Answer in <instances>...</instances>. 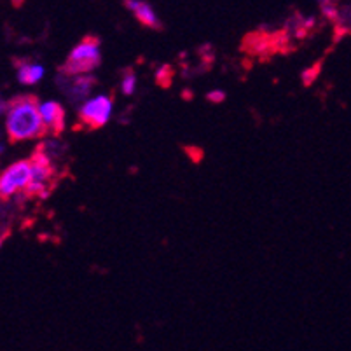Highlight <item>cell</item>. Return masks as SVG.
I'll use <instances>...</instances> for the list:
<instances>
[{"label":"cell","instance_id":"277c9868","mask_svg":"<svg viewBox=\"0 0 351 351\" xmlns=\"http://www.w3.org/2000/svg\"><path fill=\"white\" fill-rule=\"evenodd\" d=\"M30 184V159L12 162L0 173V199H11Z\"/></svg>","mask_w":351,"mask_h":351},{"label":"cell","instance_id":"30bf717a","mask_svg":"<svg viewBox=\"0 0 351 351\" xmlns=\"http://www.w3.org/2000/svg\"><path fill=\"white\" fill-rule=\"evenodd\" d=\"M136 89V75L133 72H126L123 77V82H121V91L123 95L130 97V95L135 93Z\"/></svg>","mask_w":351,"mask_h":351},{"label":"cell","instance_id":"9c48e42d","mask_svg":"<svg viewBox=\"0 0 351 351\" xmlns=\"http://www.w3.org/2000/svg\"><path fill=\"white\" fill-rule=\"evenodd\" d=\"M133 14H135V18L143 25V27L161 28V21H159V18L156 16L152 5L147 4V2H142V0H140L138 5H136V9L133 11Z\"/></svg>","mask_w":351,"mask_h":351},{"label":"cell","instance_id":"ba28073f","mask_svg":"<svg viewBox=\"0 0 351 351\" xmlns=\"http://www.w3.org/2000/svg\"><path fill=\"white\" fill-rule=\"evenodd\" d=\"M44 75H46V70L40 63L23 62L18 66V81L25 86L37 84L39 81H43Z\"/></svg>","mask_w":351,"mask_h":351},{"label":"cell","instance_id":"7a4b0ae2","mask_svg":"<svg viewBox=\"0 0 351 351\" xmlns=\"http://www.w3.org/2000/svg\"><path fill=\"white\" fill-rule=\"evenodd\" d=\"M101 63L100 40L95 37H86L81 44L73 47L69 54L66 62L63 63L62 72L66 77H77V75H88L91 70L97 69Z\"/></svg>","mask_w":351,"mask_h":351},{"label":"cell","instance_id":"5b68a950","mask_svg":"<svg viewBox=\"0 0 351 351\" xmlns=\"http://www.w3.org/2000/svg\"><path fill=\"white\" fill-rule=\"evenodd\" d=\"M114 112V101L107 95H98L95 98H88L79 108V119L91 130L105 126L110 121Z\"/></svg>","mask_w":351,"mask_h":351},{"label":"cell","instance_id":"8992f818","mask_svg":"<svg viewBox=\"0 0 351 351\" xmlns=\"http://www.w3.org/2000/svg\"><path fill=\"white\" fill-rule=\"evenodd\" d=\"M37 110L47 133L60 135L65 130V110L58 101H40L37 105Z\"/></svg>","mask_w":351,"mask_h":351},{"label":"cell","instance_id":"3957f363","mask_svg":"<svg viewBox=\"0 0 351 351\" xmlns=\"http://www.w3.org/2000/svg\"><path fill=\"white\" fill-rule=\"evenodd\" d=\"M54 180V166L49 154L39 147V151L30 158V184L25 189L28 196L47 197L51 191V182Z\"/></svg>","mask_w":351,"mask_h":351},{"label":"cell","instance_id":"4fadbf2b","mask_svg":"<svg viewBox=\"0 0 351 351\" xmlns=\"http://www.w3.org/2000/svg\"><path fill=\"white\" fill-rule=\"evenodd\" d=\"M5 110H8V104H5V101L0 98V116H4Z\"/></svg>","mask_w":351,"mask_h":351},{"label":"cell","instance_id":"8fae6325","mask_svg":"<svg viewBox=\"0 0 351 351\" xmlns=\"http://www.w3.org/2000/svg\"><path fill=\"white\" fill-rule=\"evenodd\" d=\"M322 9H324V14L327 16L328 20L337 21L341 16V11H337V5L334 2H322Z\"/></svg>","mask_w":351,"mask_h":351},{"label":"cell","instance_id":"52a82bcc","mask_svg":"<svg viewBox=\"0 0 351 351\" xmlns=\"http://www.w3.org/2000/svg\"><path fill=\"white\" fill-rule=\"evenodd\" d=\"M95 84H97V82H95V77H91L89 73L88 75H77V77L70 79L69 86H66V93H69V97L72 98L73 101H86V97L91 93V89H93Z\"/></svg>","mask_w":351,"mask_h":351},{"label":"cell","instance_id":"7c38bea8","mask_svg":"<svg viewBox=\"0 0 351 351\" xmlns=\"http://www.w3.org/2000/svg\"><path fill=\"white\" fill-rule=\"evenodd\" d=\"M206 98H208L210 101H213V104H220V101L226 100V93L224 91H220V89H217V91H210Z\"/></svg>","mask_w":351,"mask_h":351},{"label":"cell","instance_id":"6da1fadb","mask_svg":"<svg viewBox=\"0 0 351 351\" xmlns=\"http://www.w3.org/2000/svg\"><path fill=\"white\" fill-rule=\"evenodd\" d=\"M37 105V98L30 95L16 97L9 101L5 110V132L11 142H25L47 135Z\"/></svg>","mask_w":351,"mask_h":351},{"label":"cell","instance_id":"5bb4252c","mask_svg":"<svg viewBox=\"0 0 351 351\" xmlns=\"http://www.w3.org/2000/svg\"><path fill=\"white\" fill-rule=\"evenodd\" d=\"M4 149H5V145H4V142H2V138H0V154L4 152Z\"/></svg>","mask_w":351,"mask_h":351}]
</instances>
